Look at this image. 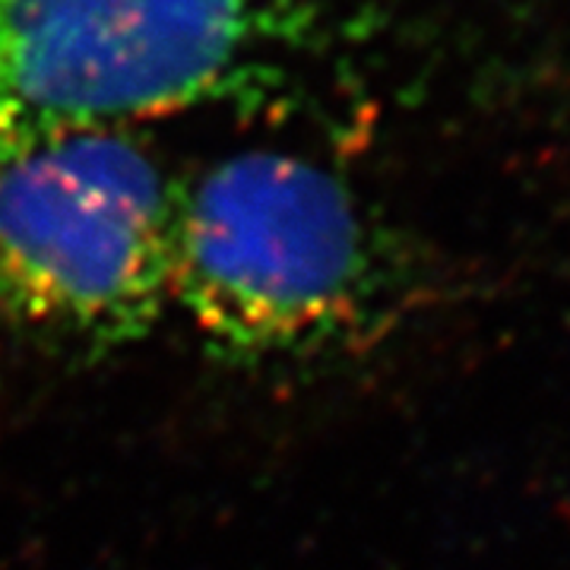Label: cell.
<instances>
[{
	"label": "cell",
	"instance_id": "1",
	"mask_svg": "<svg viewBox=\"0 0 570 570\" xmlns=\"http://www.w3.org/2000/svg\"><path fill=\"white\" fill-rule=\"evenodd\" d=\"M400 292L396 254L321 165L257 149L178 184L171 307L225 362L358 348L393 321Z\"/></svg>",
	"mask_w": 570,
	"mask_h": 570
},
{
	"label": "cell",
	"instance_id": "2",
	"mask_svg": "<svg viewBox=\"0 0 570 570\" xmlns=\"http://www.w3.org/2000/svg\"><path fill=\"white\" fill-rule=\"evenodd\" d=\"M307 26L305 0H0V156L257 102Z\"/></svg>",
	"mask_w": 570,
	"mask_h": 570
},
{
	"label": "cell",
	"instance_id": "3",
	"mask_svg": "<svg viewBox=\"0 0 570 570\" xmlns=\"http://www.w3.org/2000/svg\"><path fill=\"white\" fill-rule=\"evenodd\" d=\"M178 181L124 130L0 156V326L99 355L171 307Z\"/></svg>",
	"mask_w": 570,
	"mask_h": 570
}]
</instances>
